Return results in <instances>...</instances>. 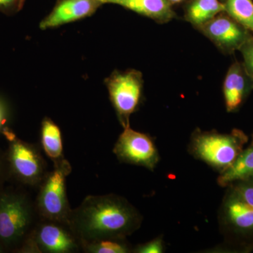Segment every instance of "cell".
<instances>
[{
    "mask_svg": "<svg viewBox=\"0 0 253 253\" xmlns=\"http://www.w3.org/2000/svg\"><path fill=\"white\" fill-rule=\"evenodd\" d=\"M7 174H9L6 156H3L0 151V185L2 184Z\"/></svg>",
    "mask_w": 253,
    "mask_h": 253,
    "instance_id": "obj_24",
    "label": "cell"
},
{
    "mask_svg": "<svg viewBox=\"0 0 253 253\" xmlns=\"http://www.w3.org/2000/svg\"><path fill=\"white\" fill-rule=\"evenodd\" d=\"M244 69L241 65L236 63L231 66L226 74L223 91L228 112L237 111L247 94L248 86Z\"/></svg>",
    "mask_w": 253,
    "mask_h": 253,
    "instance_id": "obj_13",
    "label": "cell"
},
{
    "mask_svg": "<svg viewBox=\"0 0 253 253\" xmlns=\"http://www.w3.org/2000/svg\"><path fill=\"white\" fill-rule=\"evenodd\" d=\"M41 140L44 152L56 164L63 156V142L61 130L51 120L45 118L42 124Z\"/></svg>",
    "mask_w": 253,
    "mask_h": 253,
    "instance_id": "obj_16",
    "label": "cell"
},
{
    "mask_svg": "<svg viewBox=\"0 0 253 253\" xmlns=\"http://www.w3.org/2000/svg\"><path fill=\"white\" fill-rule=\"evenodd\" d=\"M102 4H118L158 22L165 23L174 18L172 4L168 0H99Z\"/></svg>",
    "mask_w": 253,
    "mask_h": 253,
    "instance_id": "obj_12",
    "label": "cell"
},
{
    "mask_svg": "<svg viewBox=\"0 0 253 253\" xmlns=\"http://www.w3.org/2000/svg\"><path fill=\"white\" fill-rule=\"evenodd\" d=\"M253 178V143L240 154L229 167L220 173L217 182L219 186L228 187L238 181Z\"/></svg>",
    "mask_w": 253,
    "mask_h": 253,
    "instance_id": "obj_14",
    "label": "cell"
},
{
    "mask_svg": "<svg viewBox=\"0 0 253 253\" xmlns=\"http://www.w3.org/2000/svg\"><path fill=\"white\" fill-rule=\"evenodd\" d=\"M106 82L121 124L124 128L129 126V116L140 101L143 85L141 73L134 70L114 73Z\"/></svg>",
    "mask_w": 253,
    "mask_h": 253,
    "instance_id": "obj_5",
    "label": "cell"
},
{
    "mask_svg": "<svg viewBox=\"0 0 253 253\" xmlns=\"http://www.w3.org/2000/svg\"><path fill=\"white\" fill-rule=\"evenodd\" d=\"M71 172V167L66 161L56 164V169L46 178L43 184L38 207L43 216L51 221H68L71 211L66 197L65 179Z\"/></svg>",
    "mask_w": 253,
    "mask_h": 253,
    "instance_id": "obj_6",
    "label": "cell"
},
{
    "mask_svg": "<svg viewBox=\"0 0 253 253\" xmlns=\"http://www.w3.org/2000/svg\"><path fill=\"white\" fill-rule=\"evenodd\" d=\"M183 1H184V0H168V1L172 5L178 4V3H180Z\"/></svg>",
    "mask_w": 253,
    "mask_h": 253,
    "instance_id": "obj_25",
    "label": "cell"
},
{
    "mask_svg": "<svg viewBox=\"0 0 253 253\" xmlns=\"http://www.w3.org/2000/svg\"><path fill=\"white\" fill-rule=\"evenodd\" d=\"M68 224L83 242L122 239L139 228L141 218L135 208L116 195L86 197Z\"/></svg>",
    "mask_w": 253,
    "mask_h": 253,
    "instance_id": "obj_1",
    "label": "cell"
},
{
    "mask_svg": "<svg viewBox=\"0 0 253 253\" xmlns=\"http://www.w3.org/2000/svg\"><path fill=\"white\" fill-rule=\"evenodd\" d=\"M223 1H226V0H223Z\"/></svg>",
    "mask_w": 253,
    "mask_h": 253,
    "instance_id": "obj_28",
    "label": "cell"
},
{
    "mask_svg": "<svg viewBox=\"0 0 253 253\" xmlns=\"http://www.w3.org/2000/svg\"><path fill=\"white\" fill-rule=\"evenodd\" d=\"M221 14L199 28L204 35L224 51L230 52L240 49L251 36L247 30L232 18Z\"/></svg>",
    "mask_w": 253,
    "mask_h": 253,
    "instance_id": "obj_10",
    "label": "cell"
},
{
    "mask_svg": "<svg viewBox=\"0 0 253 253\" xmlns=\"http://www.w3.org/2000/svg\"><path fill=\"white\" fill-rule=\"evenodd\" d=\"M121 239H101L84 243L86 252L91 253H126L127 246Z\"/></svg>",
    "mask_w": 253,
    "mask_h": 253,
    "instance_id": "obj_18",
    "label": "cell"
},
{
    "mask_svg": "<svg viewBox=\"0 0 253 253\" xmlns=\"http://www.w3.org/2000/svg\"><path fill=\"white\" fill-rule=\"evenodd\" d=\"M1 134L9 142L6 155L9 174L28 185L39 182L44 174V162L38 150L18 139L9 127L5 128Z\"/></svg>",
    "mask_w": 253,
    "mask_h": 253,
    "instance_id": "obj_4",
    "label": "cell"
},
{
    "mask_svg": "<svg viewBox=\"0 0 253 253\" xmlns=\"http://www.w3.org/2000/svg\"><path fill=\"white\" fill-rule=\"evenodd\" d=\"M5 249H6V247H5L4 245H3L2 244H1V242H0V253H4Z\"/></svg>",
    "mask_w": 253,
    "mask_h": 253,
    "instance_id": "obj_26",
    "label": "cell"
},
{
    "mask_svg": "<svg viewBox=\"0 0 253 253\" xmlns=\"http://www.w3.org/2000/svg\"><path fill=\"white\" fill-rule=\"evenodd\" d=\"M225 12L234 21L253 32V2L252 0H226Z\"/></svg>",
    "mask_w": 253,
    "mask_h": 253,
    "instance_id": "obj_17",
    "label": "cell"
},
{
    "mask_svg": "<svg viewBox=\"0 0 253 253\" xmlns=\"http://www.w3.org/2000/svg\"><path fill=\"white\" fill-rule=\"evenodd\" d=\"M59 222L45 223L37 228L33 235L26 240L21 252H40L68 253L77 249L76 239L72 234Z\"/></svg>",
    "mask_w": 253,
    "mask_h": 253,
    "instance_id": "obj_9",
    "label": "cell"
},
{
    "mask_svg": "<svg viewBox=\"0 0 253 253\" xmlns=\"http://www.w3.org/2000/svg\"><path fill=\"white\" fill-rule=\"evenodd\" d=\"M101 5L99 0H58L52 11L42 21L40 28H56L88 17Z\"/></svg>",
    "mask_w": 253,
    "mask_h": 253,
    "instance_id": "obj_11",
    "label": "cell"
},
{
    "mask_svg": "<svg viewBox=\"0 0 253 253\" xmlns=\"http://www.w3.org/2000/svg\"><path fill=\"white\" fill-rule=\"evenodd\" d=\"M240 50L244 56L245 72L253 81V38L251 37Z\"/></svg>",
    "mask_w": 253,
    "mask_h": 253,
    "instance_id": "obj_20",
    "label": "cell"
},
{
    "mask_svg": "<svg viewBox=\"0 0 253 253\" xmlns=\"http://www.w3.org/2000/svg\"><path fill=\"white\" fill-rule=\"evenodd\" d=\"M228 188L219 213L221 226L240 246L253 249V208Z\"/></svg>",
    "mask_w": 253,
    "mask_h": 253,
    "instance_id": "obj_7",
    "label": "cell"
},
{
    "mask_svg": "<svg viewBox=\"0 0 253 253\" xmlns=\"http://www.w3.org/2000/svg\"><path fill=\"white\" fill-rule=\"evenodd\" d=\"M164 251V244L161 238L154 239L146 244L141 245L136 249V253H161Z\"/></svg>",
    "mask_w": 253,
    "mask_h": 253,
    "instance_id": "obj_22",
    "label": "cell"
},
{
    "mask_svg": "<svg viewBox=\"0 0 253 253\" xmlns=\"http://www.w3.org/2000/svg\"><path fill=\"white\" fill-rule=\"evenodd\" d=\"M28 200L14 191H0V242L6 249L22 241L31 225Z\"/></svg>",
    "mask_w": 253,
    "mask_h": 253,
    "instance_id": "obj_3",
    "label": "cell"
},
{
    "mask_svg": "<svg viewBox=\"0 0 253 253\" xmlns=\"http://www.w3.org/2000/svg\"><path fill=\"white\" fill-rule=\"evenodd\" d=\"M26 0H0V11L6 15L19 12L23 9Z\"/></svg>",
    "mask_w": 253,
    "mask_h": 253,
    "instance_id": "obj_21",
    "label": "cell"
},
{
    "mask_svg": "<svg viewBox=\"0 0 253 253\" xmlns=\"http://www.w3.org/2000/svg\"><path fill=\"white\" fill-rule=\"evenodd\" d=\"M9 121V109L4 100L0 98V133H2Z\"/></svg>",
    "mask_w": 253,
    "mask_h": 253,
    "instance_id": "obj_23",
    "label": "cell"
},
{
    "mask_svg": "<svg viewBox=\"0 0 253 253\" xmlns=\"http://www.w3.org/2000/svg\"><path fill=\"white\" fill-rule=\"evenodd\" d=\"M249 138L244 131L234 129L229 134L196 131L190 144L195 157L219 171L224 172L244 151Z\"/></svg>",
    "mask_w": 253,
    "mask_h": 253,
    "instance_id": "obj_2",
    "label": "cell"
},
{
    "mask_svg": "<svg viewBox=\"0 0 253 253\" xmlns=\"http://www.w3.org/2000/svg\"><path fill=\"white\" fill-rule=\"evenodd\" d=\"M228 187H230L240 199L253 208V178L248 180L238 181Z\"/></svg>",
    "mask_w": 253,
    "mask_h": 253,
    "instance_id": "obj_19",
    "label": "cell"
},
{
    "mask_svg": "<svg viewBox=\"0 0 253 253\" xmlns=\"http://www.w3.org/2000/svg\"><path fill=\"white\" fill-rule=\"evenodd\" d=\"M113 153L122 162L154 169L159 161V156L154 143L146 134L131 129L129 126L118 138Z\"/></svg>",
    "mask_w": 253,
    "mask_h": 253,
    "instance_id": "obj_8",
    "label": "cell"
},
{
    "mask_svg": "<svg viewBox=\"0 0 253 253\" xmlns=\"http://www.w3.org/2000/svg\"><path fill=\"white\" fill-rule=\"evenodd\" d=\"M224 11L225 5L219 0H192L186 9V18L199 27Z\"/></svg>",
    "mask_w": 253,
    "mask_h": 253,
    "instance_id": "obj_15",
    "label": "cell"
},
{
    "mask_svg": "<svg viewBox=\"0 0 253 253\" xmlns=\"http://www.w3.org/2000/svg\"><path fill=\"white\" fill-rule=\"evenodd\" d=\"M251 143H253V136H252V142Z\"/></svg>",
    "mask_w": 253,
    "mask_h": 253,
    "instance_id": "obj_27",
    "label": "cell"
}]
</instances>
